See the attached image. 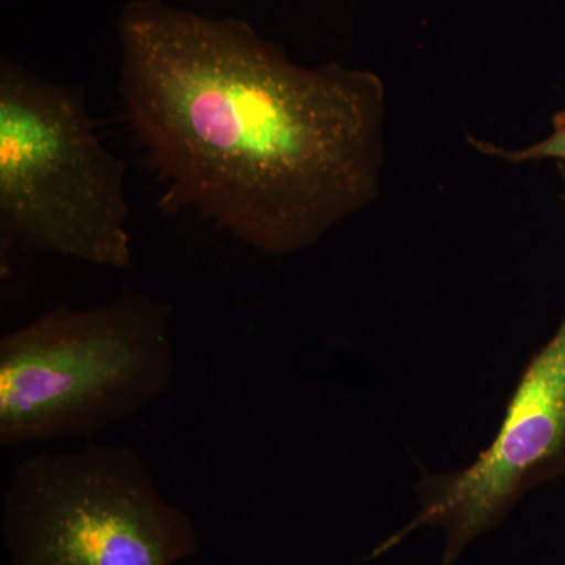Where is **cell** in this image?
<instances>
[{
  "label": "cell",
  "mask_w": 565,
  "mask_h": 565,
  "mask_svg": "<svg viewBox=\"0 0 565 565\" xmlns=\"http://www.w3.org/2000/svg\"><path fill=\"white\" fill-rule=\"evenodd\" d=\"M559 172L563 174V181L565 185V163H559Z\"/></svg>",
  "instance_id": "7"
},
{
  "label": "cell",
  "mask_w": 565,
  "mask_h": 565,
  "mask_svg": "<svg viewBox=\"0 0 565 565\" xmlns=\"http://www.w3.org/2000/svg\"><path fill=\"white\" fill-rule=\"evenodd\" d=\"M565 468V315L520 379L497 437L470 467L422 479L415 519L374 550L388 553L418 527L445 531L444 564L500 525L516 501Z\"/></svg>",
  "instance_id": "5"
},
{
  "label": "cell",
  "mask_w": 565,
  "mask_h": 565,
  "mask_svg": "<svg viewBox=\"0 0 565 565\" xmlns=\"http://www.w3.org/2000/svg\"><path fill=\"white\" fill-rule=\"evenodd\" d=\"M468 141L476 151L512 163L537 162L545 161V159L565 163V111L556 115L555 121H553V132L531 147L508 150V148L497 147L489 141L471 139V137Z\"/></svg>",
  "instance_id": "6"
},
{
  "label": "cell",
  "mask_w": 565,
  "mask_h": 565,
  "mask_svg": "<svg viewBox=\"0 0 565 565\" xmlns=\"http://www.w3.org/2000/svg\"><path fill=\"white\" fill-rule=\"evenodd\" d=\"M172 305L125 291L102 307H61L0 340V445L92 437L167 393Z\"/></svg>",
  "instance_id": "3"
},
{
  "label": "cell",
  "mask_w": 565,
  "mask_h": 565,
  "mask_svg": "<svg viewBox=\"0 0 565 565\" xmlns=\"http://www.w3.org/2000/svg\"><path fill=\"white\" fill-rule=\"evenodd\" d=\"M2 531L9 565H177L200 553L192 516L129 446L25 459L3 498Z\"/></svg>",
  "instance_id": "4"
},
{
  "label": "cell",
  "mask_w": 565,
  "mask_h": 565,
  "mask_svg": "<svg viewBox=\"0 0 565 565\" xmlns=\"http://www.w3.org/2000/svg\"><path fill=\"white\" fill-rule=\"evenodd\" d=\"M126 121L163 185L266 255L305 250L374 202L385 84L338 63L303 68L236 18L131 0L118 17Z\"/></svg>",
  "instance_id": "1"
},
{
  "label": "cell",
  "mask_w": 565,
  "mask_h": 565,
  "mask_svg": "<svg viewBox=\"0 0 565 565\" xmlns=\"http://www.w3.org/2000/svg\"><path fill=\"white\" fill-rule=\"evenodd\" d=\"M126 163L103 143L81 87L0 61V262L13 253L132 269Z\"/></svg>",
  "instance_id": "2"
}]
</instances>
